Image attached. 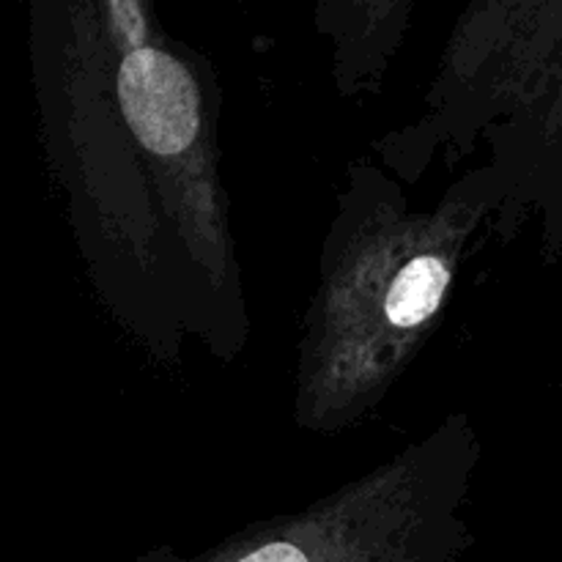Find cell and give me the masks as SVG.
Segmentation results:
<instances>
[{"mask_svg": "<svg viewBox=\"0 0 562 562\" xmlns=\"http://www.w3.org/2000/svg\"><path fill=\"white\" fill-rule=\"evenodd\" d=\"M119 102L137 140L173 157L198 135V91L190 71L154 47L132 49L119 69Z\"/></svg>", "mask_w": 562, "mask_h": 562, "instance_id": "cell-1", "label": "cell"}, {"mask_svg": "<svg viewBox=\"0 0 562 562\" xmlns=\"http://www.w3.org/2000/svg\"><path fill=\"white\" fill-rule=\"evenodd\" d=\"M448 283L450 269L439 258H415L395 274L393 285H390L387 302H384L387 318L395 327H420L437 313Z\"/></svg>", "mask_w": 562, "mask_h": 562, "instance_id": "cell-2", "label": "cell"}, {"mask_svg": "<svg viewBox=\"0 0 562 562\" xmlns=\"http://www.w3.org/2000/svg\"><path fill=\"white\" fill-rule=\"evenodd\" d=\"M110 11H113L115 16V31L124 33V42L132 44L135 49H140L143 44V16H140V9H137L135 3H113L110 5Z\"/></svg>", "mask_w": 562, "mask_h": 562, "instance_id": "cell-3", "label": "cell"}, {"mask_svg": "<svg viewBox=\"0 0 562 562\" xmlns=\"http://www.w3.org/2000/svg\"><path fill=\"white\" fill-rule=\"evenodd\" d=\"M239 562H311V560H307L300 549L291 547V543H269V547L247 554V558H241Z\"/></svg>", "mask_w": 562, "mask_h": 562, "instance_id": "cell-4", "label": "cell"}]
</instances>
